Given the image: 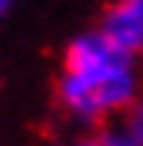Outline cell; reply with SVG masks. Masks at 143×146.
<instances>
[{
    "mask_svg": "<svg viewBox=\"0 0 143 146\" xmlns=\"http://www.w3.org/2000/svg\"><path fill=\"white\" fill-rule=\"evenodd\" d=\"M69 146H125L119 140V134H116L113 128H107V131H101V134H89V137H77L75 143H69Z\"/></svg>",
    "mask_w": 143,
    "mask_h": 146,
    "instance_id": "4",
    "label": "cell"
},
{
    "mask_svg": "<svg viewBox=\"0 0 143 146\" xmlns=\"http://www.w3.org/2000/svg\"><path fill=\"white\" fill-rule=\"evenodd\" d=\"M9 3H12V0H0V15L6 12V6H9Z\"/></svg>",
    "mask_w": 143,
    "mask_h": 146,
    "instance_id": "5",
    "label": "cell"
},
{
    "mask_svg": "<svg viewBox=\"0 0 143 146\" xmlns=\"http://www.w3.org/2000/svg\"><path fill=\"white\" fill-rule=\"evenodd\" d=\"M99 33L122 54H143V0H113L105 9Z\"/></svg>",
    "mask_w": 143,
    "mask_h": 146,
    "instance_id": "2",
    "label": "cell"
},
{
    "mask_svg": "<svg viewBox=\"0 0 143 146\" xmlns=\"http://www.w3.org/2000/svg\"><path fill=\"white\" fill-rule=\"evenodd\" d=\"M57 98L77 122H101L122 113L134 98H140L134 60L113 48L99 30L81 33L66 48Z\"/></svg>",
    "mask_w": 143,
    "mask_h": 146,
    "instance_id": "1",
    "label": "cell"
},
{
    "mask_svg": "<svg viewBox=\"0 0 143 146\" xmlns=\"http://www.w3.org/2000/svg\"><path fill=\"white\" fill-rule=\"evenodd\" d=\"M113 131L125 146H143V98H134L122 110V119L119 125H113Z\"/></svg>",
    "mask_w": 143,
    "mask_h": 146,
    "instance_id": "3",
    "label": "cell"
}]
</instances>
